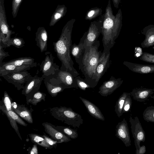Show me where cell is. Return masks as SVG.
<instances>
[{"label": "cell", "instance_id": "obj_32", "mask_svg": "<svg viewBox=\"0 0 154 154\" xmlns=\"http://www.w3.org/2000/svg\"><path fill=\"white\" fill-rule=\"evenodd\" d=\"M0 109L4 113H6L9 115L18 124L24 126L26 127L27 126V124L13 110L8 111L1 106H0Z\"/></svg>", "mask_w": 154, "mask_h": 154}, {"label": "cell", "instance_id": "obj_8", "mask_svg": "<svg viewBox=\"0 0 154 154\" xmlns=\"http://www.w3.org/2000/svg\"><path fill=\"white\" fill-rule=\"evenodd\" d=\"M110 57V51L106 53L102 52L92 78L94 88L97 85L100 79L109 67L111 64Z\"/></svg>", "mask_w": 154, "mask_h": 154}, {"label": "cell", "instance_id": "obj_1", "mask_svg": "<svg viewBox=\"0 0 154 154\" xmlns=\"http://www.w3.org/2000/svg\"><path fill=\"white\" fill-rule=\"evenodd\" d=\"M75 19L68 21L64 26L58 40L53 43L54 49L57 56L61 62L60 70L69 72L75 78L79 75L74 67V63L70 55L72 44V33Z\"/></svg>", "mask_w": 154, "mask_h": 154}, {"label": "cell", "instance_id": "obj_22", "mask_svg": "<svg viewBox=\"0 0 154 154\" xmlns=\"http://www.w3.org/2000/svg\"><path fill=\"white\" fill-rule=\"evenodd\" d=\"M87 31L85 32L80 39L78 45H72L70 48V54L75 58V62L77 61L83 55L85 48V40Z\"/></svg>", "mask_w": 154, "mask_h": 154}, {"label": "cell", "instance_id": "obj_19", "mask_svg": "<svg viewBox=\"0 0 154 154\" xmlns=\"http://www.w3.org/2000/svg\"><path fill=\"white\" fill-rule=\"evenodd\" d=\"M35 40L36 45L41 52L46 51L47 48L48 33L43 27H39L35 33Z\"/></svg>", "mask_w": 154, "mask_h": 154}, {"label": "cell", "instance_id": "obj_46", "mask_svg": "<svg viewBox=\"0 0 154 154\" xmlns=\"http://www.w3.org/2000/svg\"><path fill=\"white\" fill-rule=\"evenodd\" d=\"M150 97L151 98H152L154 100V95L152 96H151Z\"/></svg>", "mask_w": 154, "mask_h": 154}, {"label": "cell", "instance_id": "obj_43", "mask_svg": "<svg viewBox=\"0 0 154 154\" xmlns=\"http://www.w3.org/2000/svg\"><path fill=\"white\" fill-rule=\"evenodd\" d=\"M146 152V147L145 146L143 145L141 146L139 149L137 150H136V154H144Z\"/></svg>", "mask_w": 154, "mask_h": 154}, {"label": "cell", "instance_id": "obj_27", "mask_svg": "<svg viewBox=\"0 0 154 154\" xmlns=\"http://www.w3.org/2000/svg\"><path fill=\"white\" fill-rule=\"evenodd\" d=\"M29 136L31 141L35 144L38 145L46 149H51L53 148L49 145L42 135L35 134H30Z\"/></svg>", "mask_w": 154, "mask_h": 154}, {"label": "cell", "instance_id": "obj_44", "mask_svg": "<svg viewBox=\"0 0 154 154\" xmlns=\"http://www.w3.org/2000/svg\"><path fill=\"white\" fill-rule=\"evenodd\" d=\"M38 151L37 146L36 144L33 145L32 149L30 151L29 153L31 154H37Z\"/></svg>", "mask_w": 154, "mask_h": 154}, {"label": "cell", "instance_id": "obj_18", "mask_svg": "<svg viewBox=\"0 0 154 154\" xmlns=\"http://www.w3.org/2000/svg\"><path fill=\"white\" fill-rule=\"evenodd\" d=\"M123 64L130 70L134 72L142 74L154 72V65L142 64L127 61H124Z\"/></svg>", "mask_w": 154, "mask_h": 154}, {"label": "cell", "instance_id": "obj_10", "mask_svg": "<svg viewBox=\"0 0 154 154\" xmlns=\"http://www.w3.org/2000/svg\"><path fill=\"white\" fill-rule=\"evenodd\" d=\"M44 78L37 75L32 77L26 83L22 91V94L24 95L26 101L32 98L33 94L39 91Z\"/></svg>", "mask_w": 154, "mask_h": 154}, {"label": "cell", "instance_id": "obj_42", "mask_svg": "<svg viewBox=\"0 0 154 154\" xmlns=\"http://www.w3.org/2000/svg\"><path fill=\"white\" fill-rule=\"evenodd\" d=\"M143 53L142 50L141 48L139 47H135L134 49V56L135 57H140Z\"/></svg>", "mask_w": 154, "mask_h": 154}, {"label": "cell", "instance_id": "obj_20", "mask_svg": "<svg viewBox=\"0 0 154 154\" xmlns=\"http://www.w3.org/2000/svg\"><path fill=\"white\" fill-rule=\"evenodd\" d=\"M12 110L19 116L28 123L32 124L33 120L32 111L24 105L17 104L15 102L12 103Z\"/></svg>", "mask_w": 154, "mask_h": 154}, {"label": "cell", "instance_id": "obj_37", "mask_svg": "<svg viewBox=\"0 0 154 154\" xmlns=\"http://www.w3.org/2000/svg\"><path fill=\"white\" fill-rule=\"evenodd\" d=\"M75 79L78 88L81 89L85 91L86 88H91V86L87 83L86 81L79 76H76Z\"/></svg>", "mask_w": 154, "mask_h": 154}, {"label": "cell", "instance_id": "obj_7", "mask_svg": "<svg viewBox=\"0 0 154 154\" xmlns=\"http://www.w3.org/2000/svg\"><path fill=\"white\" fill-rule=\"evenodd\" d=\"M129 121L136 150H137L140 146V142H144L145 140V133L137 116L133 118L131 114Z\"/></svg>", "mask_w": 154, "mask_h": 154}, {"label": "cell", "instance_id": "obj_2", "mask_svg": "<svg viewBox=\"0 0 154 154\" xmlns=\"http://www.w3.org/2000/svg\"><path fill=\"white\" fill-rule=\"evenodd\" d=\"M122 14L119 9L115 16L111 4L108 0L105 12L103 14L102 41L105 53L110 51L115 44V40L119 36L122 26Z\"/></svg>", "mask_w": 154, "mask_h": 154}, {"label": "cell", "instance_id": "obj_33", "mask_svg": "<svg viewBox=\"0 0 154 154\" xmlns=\"http://www.w3.org/2000/svg\"><path fill=\"white\" fill-rule=\"evenodd\" d=\"M12 99L6 91H5L4 97L0 102V106H1L6 110L9 111L12 110Z\"/></svg>", "mask_w": 154, "mask_h": 154}, {"label": "cell", "instance_id": "obj_38", "mask_svg": "<svg viewBox=\"0 0 154 154\" xmlns=\"http://www.w3.org/2000/svg\"><path fill=\"white\" fill-rule=\"evenodd\" d=\"M23 0H13L12 2V14L13 17L15 18L17 15L20 5Z\"/></svg>", "mask_w": 154, "mask_h": 154}, {"label": "cell", "instance_id": "obj_16", "mask_svg": "<svg viewBox=\"0 0 154 154\" xmlns=\"http://www.w3.org/2000/svg\"><path fill=\"white\" fill-rule=\"evenodd\" d=\"M45 131L52 139L59 141L60 143H66L71 140L70 138L55 129L50 123L45 122L42 123Z\"/></svg>", "mask_w": 154, "mask_h": 154}, {"label": "cell", "instance_id": "obj_17", "mask_svg": "<svg viewBox=\"0 0 154 154\" xmlns=\"http://www.w3.org/2000/svg\"><path fill=\"white\" fill-rule=\"evenodd\" d=\"M154 93V88H140L134 89L130 93L134 100L140 102H143L147 100Z\"/></svg>", "mask_w": 154, "mask_h": 154}, {"label": "cell", "instance_id": "obj_39", "mask_svg": "<svg viewBox=\"0 0 154 154\" xmlns=\"http://www.w3.org/2000/svg\"><path fill=\"white\" fill-rule=\"evenodd\" d=\"M140 60L146 62L154 63V54L147 52H143L139 58Z\"/></svg>", "mask_w": 154, "mask_h": 154}, {"label": "cell", "instance_id": "obj_30", "mask_svg": "<svg viewBox=\"0 0 154 154\" xmlns=\"http://www.w3.org/2000/svg\"><path fill=\"white\" fill-rule=\"evenodd\" d=\"M46 96V94H45L38 91L33 94L32 98L29 99L26 101V103L29 105L30 103L33 105L36 106L38 103L42 100L45 101Z\"/></svg>", "mask_w": 154, "mask_h": 154}, {"label": "cell", "instance_id": "obj_3", "mask_svg": "<svg viewBox=\"0 0 154 154\" xmlns=\"http://www.w3.org/2000/svg\"><path fill=\"white\" fill-rule=\"evenodd\" d=\"M100 42L96 40L91 46H85L84 53L76 62L79 69L85 77L84 80L91 87L94 88L92 78L94 75L102 52L98 51Z\"/></svg>", "mask_w": 154, "mask_h": 154}, {"label": "cell", "instance_id": "obj_13", "mask_svg": "<svg viewBox=\"0 0 154 154\" xmlns=\"http://www.w3.org/2000/svg\"><path fill=\"white\" fill-rule=\"evenodd\" d=\"M56 74L47 76L43 80L48 92L53 97L65 89L57 78Z\"/></svg>", "mask_w": 154, "mask_h": 154}, {"label": "cell", "instance_id": "obj_5", "mask_svg": "<svg viewBox=\"0 0 154 154\" xmlns=\"http://www.w3.org/2000/svg\"><path fill=\"white\" fill-rule=\"evenodd\" d=\"M8 83L14 85L18 90L23 89L32 77L27 71L10 72L2 76Z\"/></svg>", "mask_w": 154, "mask_h": 154}, {"label": "cell", "instance_id": "obj_36", "mask_svg": "<svg viewBox=\"0 0 154 154\" xmlns=\"http://www.w3.org/2000/svg\"><path fill=\"white\" fill-rule=\"evenodd\" d=\"M130 93H128L124 103L122 113H127L131 110L132 105V100Z\"/></svg>", "mask_w": 154, "mask_h": 154}, {"label": "cell", "instance_id": "obj_4", "mask_svg": "<svg viewBox=\"0 0 154 154\" xmlns=\"http://www.w3.org/2000/svg\"><path fill=\"white\" fill-rule=\"evenodd\" d=\"M50 111L54 118L74 128H79L83 124V119L81 116L71 108L56 107L50 108Z\"/></svg>", "mask_w": 154, "mask_h": 154}, {"label": "cell", "instance_id": "obj_25", "mask_svg": "<svg viewBox=\"0 0 154 154\" xmlns=\"http://www.w3.org/2000/svg\"><path fill=\"white\" fill-rule=\"evenodd\" d=\"M31 67L29 66H17L8 65L0 66V76L5 75L10 72L23 71L29 70Z\"/></svg>", "mask_w": 154, "mask_h": 154}, {"label": "cell", "instance_id": "obj_14", "mask_svg": "<svg viewBox=\"0 0 154 154\" xmlns=\"http://www.w3.org/2000/svg\"><path fill=\"white\" fill-rule=\"evenodd\" d=\"M116 136L122 141L126 147L131 146V141L128 124L125 118L116 125Z\"/></svg>", "mask_w": 154, "mask_h": 154}, {"label": "cell", "instance_id": "obj_34", "mask_svg": "<svg viewBox=\"0 0 154 154\" xmlns=\"http://www.w3.org/2000/svg\"><path fill=\"white\" fill-rule=\"evenodd\" d=\"M144 119L147 122L154 123V106L147 107L143 114Z\"/></svg>", "mask_w": 154, "mask_h": 154}, {"label": "cell", "instance_id": "obj_6", "mask_svg": "<svg viewBox=\"0 0 154 154\" xmlns=\"http://www.w3.org/2000/svg\"><path fill=\"white\" fill-rule=\"evenodd\" d=\"M4 2V0H0V42L8 47L7 43L11 39V35L15 32L10 29L7 23Z\"/></svg>", "mask_w": 154, "mask_h": 154}, {"label": "cell", "instance_id": "obj_15", "mask_svg": "<svg viewBox=\"0 0 154 154\" xmlns=\"http://www.w3.org/2000/svg\"><path fill=\"white\" fill-rule=\"evenodd\" d=\"M56 75L57 78L65 89L78 88L75 77L69 72L60 69Z\"/></svg>", "mask_w": 154, "mask_h": 154}, {"label": "cell", "instance_id": "obj_12", "mask_svg": "<svg viewBox=\"0 0 154 154\" xmlns=\"http://www.w3.org/2000/svg\"><path fill=\"white\" fill-rule=\"evenodd\" d=\"M123 81L121 78H116L112 76L109 80L104 82L100 87L98 93L102 96L107 97L119 87Z\"/></svg>", "mask_w": 154, "mask_h": 154}, {"label": "cell", "instance_id": "obj_26", "mask_svg": "<svg viewBox=\"0 0 154 154\" xmlns=\"http://www.w3.org/2000/svg\"><path fill=\"white\" fill-rule=\"evenodd\" d=\"M67 11V8L65 5H58L51 16L49 26H54L65 15Z\"/></svg>", "mask_w": 154, "mask_h": 154}, {"label": "cell", "instance_id": "obj_29", "mask_svg": "<svg viewBox=\"0 0 154 154\" xmlns=\"http://www.w3.org/2000/svg\"><path fill=\"white\" fill-rule=\"evenodd\" d=\"M127 94V92H123L116 102L115 106V111L119 118H120L123 114V106Z\"/></svg>", "mask_w": 154, "mask_h": 154}, {"label": "cell", "instance_id": "obj_21", "mask_svg": "<svg viewBox=\"0 0 154 154\" xmlns=\"http://www.w3.org/2000/svg\"><path fill=\"white\" fill-rule=\"evenodd\" d=\"M141 33L145 36V39L141 44L142 48H148L154 45V25L146 26Z\"/></svg>", "mask_w": 154, "mask_h": 154}, {"label": "cell", "instance_id": "obj_45", "mask_svg": "<svg viewBox=\"0 0 154 154\" xmlns=\"http://www.w3.org/2000/svg\"><path fill=\"white\" fill-rule=\"evenodd\" d=\"M114 6L115 8L117 9L119 7V5L121 0H112Z\"/></svg>", "mask_w": 154, "mask_h": 154}, {"label": "cell", "instance_id": "obj_40", "mask_svg": "<svg viewBox=\"0 0 154 154\" xmlns=\"http://www.w3.org/2000/svg\"><path fill=\"white\" fill-rule=\"evenodd\" d=\"M6 47L5 45L2 43L0 42V66L3 63L2 60L6 57L9 56L8 52L4 51L3 48Z\"/></svg>", "mask_w": 154, "mask_h": 154}, {"label": "cell", "instance_id": "obj_28", "mask_svg": "<svg viewBox=\"0 0 154 154\" xmlns=\"http://www.w3.org/2000/svg\"><path fill=\"white\" fill-rule=\"evenodd\" d=\"M52 125L55 129L62 132L70 138L75 139L78 136L77 131L69 127L54 125Z\"/></svg>", "mask_w": 154, "mask_h": 154}, {"label": "cell", "instance_id": "obj_35", "mask_svg": "<svg viewBox=\"0 0 154 154\" xmlns=\"http://www.w3.org/2000/svg\"><path fill=\"white\" fill-rule=\"evenodd\" d=\"M25 42L23 39L20 37L11 38L7 43L8 47L13 45L17 48H20L24 46Z\"/></svg>", "mask_w": 154, "mask_h": 154}, {"label": "cell", "instance_id": "obj_23", "mask_svg": "<svg viewBox=\"0 0 154 154\" xmlns=\"http://www.w3.org/2000/svg\"><path fill=\"white\" fill-rule=\"evenodd\" d=\"M88 113L93 117L97 119L105 120V118L101 111L96 105L86 99L79 97Z\"/></svg>", "mask_w": 154, "mask_h": 154}, {"label": "cell", "instance_id": "obj_31", "mask_svg": "<svg viewBox=\"0 0 154 154\" xmlns=\"http://www.w3.org/2000/svg\"><path fill=\"white\" fill-rule=\"evenodd\" d=\"M102 12L103 10L101 8L97 7L92 8L87 11L85 19L86 20H91L101 15Z\"/></svg>", "mask_w": 154, "mask_h": 154}, {"label": "cell", "instance_id": "obj_9", "mask_svg": "<svg viewBox=\"0 0 154 154\" xmlns=\"http://www.w3.org/2000/svg\"><path fill=\"white\" fill-rule=\"evenodd\" d=\"M103 15L98 20L91 22L87 31L86 37L85 40V46H91L97 40L102 29Z\"/></svg>", "mask_w": 154, "mask_h": 154}, {"label": "cell", "instance_id": "obj_24", "mask_svg": "<svg viewBox=\"0 0 154 154\" xmlns=\"http://www.w3.org/2000/svg\"><path fill=\"white\" fill-rule=\"evenodd\" d=\"M8 65H14L17 66L27 65L32 68L37 66V63L35 61L34 59L30 57H22L3 63L1 66Z\"/></svg>", "mask_w": 154, "mask_h": 154}, {"label": "cell", "instance_id": "obj_11", "mask_svg": "<svg viewBox=\"0 0 154 154\" xmlns=\"http://www.w3.org/2000/svg\"><path fill=\"white\" fill-rule=\"evenodd\" d=\"M54 57L50 53L47 54L40 65V71H42L44 78L56 74L60 69L59 66L54 62Z\"/></svg>", "mask_w": 154, "mask_h": 154}, {"label": "cell", "instance_id": "obj_41", "mask_svg": "<svg viewBox=\"0 0 154 154\" xmlns=\"http://www.w3.org/2000/svg\"><path fill=\"white\" fill-rule=\"evenodd\" d=\"M42 136L45 138L47 143L53 147L55 146L57 143H60L59 141L55 140L51 138H50L45 134H44Z\"/></svg>", "mask_w": 154, "mask_h": 154}]
</instances>
